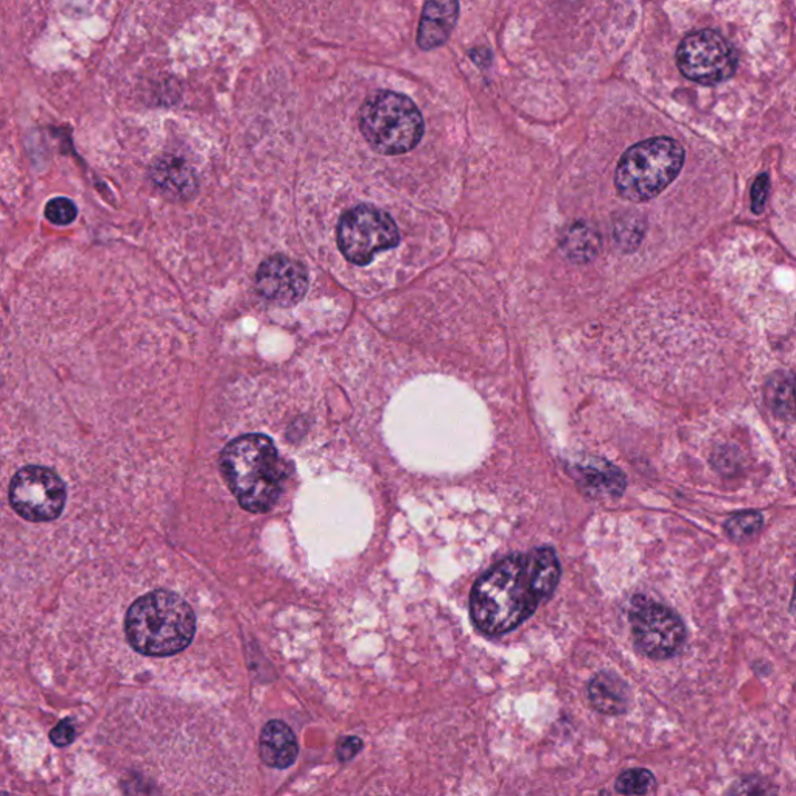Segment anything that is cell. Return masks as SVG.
Returning a JSON list of instances; mask_svg holds the SVG:
<instances>
[{
    "instance_id": "cell-1",
    "label": "cell",
    "mask_w": 796,
    "mask_h": 796,
    "mask_svg": "<svg viewBox=\"0 0 796 796\" xmlns=\"http://www.w3.org/2000/svg\"><path fill=\"white\" fill-rule=\"evenodd\" d=\"M560 573L559 557L548 546L506 557L476 580L471 620L482 634H509L553 596Z\"/></svg>"
},
{
    "instance_id": "cell-2",
    "label": "cell",
    "mask_w": 796,
    "mask_h": 796,
    "mask_svg": "<svg viewBox=\"0 0 796 796\" xmlns=\"http://www.w3.org/2000/svg\"><path fill=\"white\" fill-rule=\"evenodd\" d=\"M221 474L233 497L249 513H268L283 491L285 467L268 436L245 435L226 445Z\"/></svg>"
},
{
    "instance_id": "cell-3",
    "label": "cell",
    "mask_w": 796,
    "mask_h": 796,
    "mask_svg": "<svg viewBox=\"0 0 796 796\" xmlns=\"http://www.w3.org/2000/svg\"><path fill=\"white\" fill-rule=\"evenodd\" d=\"M125 631L132 649L146 657H171L187 649L197 631L192 607L175 593H148L131 605Z\"/></svg>"
},
{
    "instance_id": "cell-4",
    "label": "cell",
    "mask_w": 796,
    "mask_h": 796,
    "mask_svg": "<svg viewBox=\"0 0 796 796\" xmlns=\"http://www.w3.org/2000/svg\"><path fill=\"white\" fill-rule=\"evenodd\" d=\"M683 163L685 150L677 140H643L620 158L615 175L616 189L628 201H649L680 175Z\"/></svg>"
},
{
    "instance_id": "cell-5",
    "label": "cell",
    "mask_w": 796,
    "mask_h": 796,
    "mask_svg": "<svg viewBox=\"0 0 796 796\" xmlns=\"http://www.w3.org/2000/svg\"><path fill=\"white\" fill-rule=\"evenodd\" d=\"M360 130L377 153L405 155L424 138V116L408 97L378 91L362 103Z\"/></svg>"
},
{
    "instance_id": "cell-6",
    "label": "cell",
    "mask_w": 796,
    "mask_h": 796,
    "mask_svg": "<svg viewBox=\"0 0 796 796\" xmlns=\"http://www.w3.org/2000/svg\"><path fill=\"white\" fill-rule=\"evenodd\" d=\"M400 233L392 218L372 206H357L342 215L338 225V245L350 263L365 267L377 253L396 248Z\"/></svg>"
},
{
    "instance_id": "cell-7",
    "label": "cell",
    "mask_w": 796,
    "mask_h": 796,
    "mask_svg": "<svg viewBox=\"0 0 796 796\" xmlns=\"http://www.w3.org/2000/svg\"><path fill=\"white\" fill-rule=\"evenodd\" d=\"M677 66L694 83L716 86L735 76L737 54L727 39L714 30H700L683 39Z\"/></svg>"
},
{
    "instance_id": "cell-8",
    "label": "cell",
    "mask_w": 796,
    "mask_h": 796,
    "mask_svg": "<svg viewBox=\"0 0 796 796\" xmlns=\"http://www.w3.org/2000/svg\"><path fill=\"white\" fill-rule=\"evenodd\" d=\"M631 634L638 650L651 659L677 655L686 631L680 616L666 605L636 596L630 608Z\"/></svg>"
},
{
    "instance_id": "cell-9",
    "label": "cell",
    "mask_w": 796,
    "mask_h": 796,
    "mask_svg": "<svg viewBox=\"0 0 796 796\" xmlns=\"http://www.w3.org/2000/svg\"><path fill=\"white\" fill-rule=\"evenodd\" d=\"M66 497L64 482L47 467H23L11 479V506L27 521L57 520L64 510Z\"/></svg>"
},
{
    "instance_id": "cell-10",
    "label": "cell",
    "mask_w": 796,
    "mask_h": 796,
    "mask_svg": "<svg viewBox=\"0 0 796 796\" xmlns=\"http://www.w3.org/2000/svg\"><path fill=\"white\" fill-rule=\"evenodd\" d=\"M256 287L261 298L275 306H296L307 295V269L290 257H269L257 271Z\"/></svg>"
},
{
    "instance_id": "cell-11",
    "label": "cell",
    "mask_w": 796,
    "mask_h": 796,
    "mask_svg": "<svg viewBox=\"0 0 796 796\" xmlns=\"http://www.w3.org/2000/svg\"><path fill=\"white\" fill-rule=\"evenodd\" d=\"M459 18V0H427L421 11L417 44L435 50L450 39Z\"/></svg>"
},
{
    "instance_id": "cell-12",
    "label": "cell",
    "mask_w": 796,
    "mask_h": 796,
    "mask_svg": "<svg viewBox=\"0 0 796 796\" xmlns=\"http://www.w3.org/2000/svg\"><path fill=\"white\" fill-rule=\"evenodd\" d=\"M260 755L263 763L272 768L291 767L299 755L298 739L282 720H271L261 729Z\"/></svg>"
},
{
    "instance_id": "cell-13",
    "label": "cell",
    "mask_w": 796,
    "mask_h": 796,
    "mask_svg": "<svg viewBox=\"0 0 796 796\" xmlns=\"http://www.w3.org/2000/svg\"><path fill=\"white\" fill-rule=\"evenodd\" d=\"M588 697L596 712L607 716H619L627 712L630 690L627 683L615 673H599L588 686Z\"/></svg>"
},
{
    "instance_id": "cell-14",
    "label": "cell",
    "mask_w": 796,
    "mask_h": 796,
    "mask_svg": "<svg viewBox=\"0 0 796 796\" xmlns=\"http://www.w3.org/2000/svg\"><path fill=\"white\" fill-rule=\"evenodd\" d=\"M577 474L580 486L593 497L616 498L626 490V476L607 460H591L577 468Z\"/></svg>"
},
{
    "instance_id": "cell-15",
    "label": "cell",
    "mask_w": 796,
    "mask_h": 796,
    "mask_svg": "<svg viewBox=\"0 0 796 796\" xmlns=\"http://www.w3.org/2000/svg\"><path fill=\"white\" fill-rule=\"evenodd\" d=\"M767 404L783 419H796V377L787 372L775 374L768 380Z\"/></svg>"
},
{
    "instance_id": "cell-16",
    "label": "cell",
    "mask_w": 796,
    "mask_h": 796,
    "mask_svg": "<svg viewBox=\"0 0 796 796\" xmlns=\"http://www.w3.org/2000/svg\"><path fill=\"white\" fill-rule=\"evenodd\" d=\"M155 178L162 187L177 190V192L186 190L189 182L192 181L189 169L178 159H169V161L159 163L155 170Z\"/></svg>"
},
{
    "instance_id": "cell-17",
    "label": "cell",
    "mask_w": 796,
    "mask_h": 796,
    "mask_svg": "<svg viewBox=\"0 0 796 796\" xmlns=\"http://www.w3.org/2000/svg\"><path fill=\"white\" fill-rule=\"evenodd\" d=\"M655 776L646 768H631L616 779V792L620 795H644L654 789Z\"/></svg>"
},
{
    "instance_id": "cell-18",
    "label": "cell",
    "mask_w": 796,
    "mask_h": 796,
    "mask_svg": "<svg viewBox=\"0 0 796 796\" xmlns=\"http://www.w3.org/2000/svg\"><path fill=\"white\" fill-rule=\"evenodd\" d=\"M763 515L759 513H743L729 518L725 530L733 540L744 541L752 538L763 528Z\"/></svg>"
},
{
    "instance_id": "cell-19",
    "label": "cell",
    "mask_w": 796,
    "mask_h": 796,
    "mask_svg": "<svg viewBox=\"0 0 796 796\" xmlns=\"http://www.w3.org/2000/svg\"><path fill=\"white\" fill-rule=\"evenodd\" d=\"M46 218L57 226H68L76 221L77 207L68 198H54L46 206Z\"/></svg>"
},
{
    "instance_id": "cell-20",
    "label": "cell",
    "mask_w": 796,
    "mask_h": 796,
    "mask_svg": "<svg viewBox=\"0 0 796 796\" xmlns=\"http://www.w3.org/2000/svg\"><path fill=\"white\" fill-rule=\"evenodd\" d=\"M50 739L57 745V747H66V745L72 744L76 739V727L72 722L62 720L57 725L50 733Z\"/></svg>"
},
{
    "instance_id": "cell-21",
    "label": "cell",
    "mask_w": 796,
    "mask_h": 796,
    "mask_svg": "<svg viewBox=\"0 0 796 796\" xmlns=\"http://www.w3.org/2000/svg\"><path fill=\"white\" fill-rule=\"evenodd\" d=\"M361 748L362 740L360 739V737H346V739L342 740L341 744H339L338 758L339 760H342V763H346V760L355 758V756H357L358 753L361 752Z\"/></svg>"
},
{
    "instance_id": "cell-22",
    "label": "cell",
    "mask_w": 796,
    "mask_h": 796,
    "mask_svg": "<svg viewBox=\"0 0 796 796\" xmlns=\"http://www.w3.org/2000/svg\"><path fill=\"white\" fill-rule=\"evenodd\" d=\"M768 193V178L767 175H763V177L758 178V181L755 182V186H753V210H755L756 213H759L760 210H763L764 202H766Z\"/></svg>"
},
{
    "instance_id": "cell-23",
    "label": "cell",
    "mask_w": 796,
    "mask_h": 796,
    "mask_svg": "<svg viewBox=\"0 0 796 796\" xmlns=\"http://www.w3.org/2000/svg\"><path fill=\"white\" fill-rule=\"evenodd\" d=\"M792 613H794V616L796 618V583L794 588V596H792V603H790Z\"/></svg>"
}]
</instances>
